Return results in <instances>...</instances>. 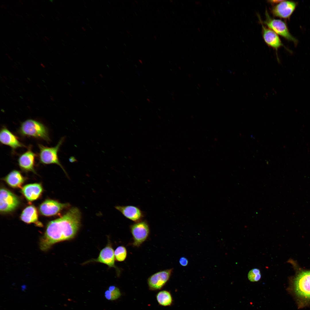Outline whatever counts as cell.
I'll list each match as a JSON object with an SVG mask.
<instances>
[{
  "label": "cell",
  "instance_id": "5bb4252c",
  "mask_svg": "<svg viewBox=\"0 0 310 310\" xmlns=\"http://www.w3.org/2000/svg\"><path fill=\"white\" fill-rule=\"evenodd\" d=\"M36 156V154L32 151L31 147H29L18 158V164L20 168L25 171H31L36 174L34 169L35 160Z\"/></svg>",
  "mask_w": 310,
  "mask_h": 310
},
{
  "label": "cell",
  "instance_id": "ac0fdd59",
  "mask_svg": "<svg viewBox=\"0 0 310 310\" xmlns=\"http://www.w3.org/2000/svg\"><path fill=\"white\" fill-rule=\"evenodd\" d=\"M3 179L10 187L18 188L21 187L25 178L20 171L14 170L9 173Z\"/></svg>",
  "mask_w": 310,
  "mask_h": 310
},
{
  "label": "cell",
  "instance_id": "4316f807",
  "mask_svg": "<svg viewBox=\"0 0 310 310\" xmlns=\"http://www.w3.org/2000/svg\"><path fill=\"white\" fill-rule=\"evenodd\" d=\"M45 37L47 39V40L49 39L46 36H45Z\"/></svg>",
  "mask_w": 310,
  "mask_h": 310
},
{
  "label": "cell",
  "instance_id": "d6986e66",
  "mask_svg": "<svg viewBox=\"0 0 310 310\" xmlns=\"http://www.w3.org/2000/svg\"><path fill=\"white\" fill-rule=\"evenodd\" d=\"M156 297L158 302L161 305L169 306L172 303L171 295L168 291L163 290L160 291L157 294Z\"/></svg>",
  "mask_w": 310,
  "mask_h": 310
},
{
  "label": "cell",
  "instance_id": "ffe728a7",
  "mask_svg": "<svg viewBox=\"0 0 310 310\" xmlns=\"http://www.w3.org/2000/svg\"><path fill=\"white\" fill-rule=\"evenodd\" d=\"M127 252L125 248L123 246H118L114 251L115 259L119 261H122L125 259Z\"/></svg>",
  "mask_w": 310,
  "mask_h": 310
},
{
  "label": "cell",
  "instance_id": "9a60e30c",
  "mask_svg": "<svg viewBox=\"0 0 310 310\" xmlns=\"http://www.w3.org/2000/svg\"><path fill=\"white\" fill-rule=\"evenodd\" d=\"M115 208L126 218L133 221L137 222L141 221L144 216L143 212L136 206H119Z\"/></svg>",
  "mask_w": 310,
  "mask_h": 310
},
{
  "label": "cell",
  "instance_id": "6da1fadb",
  "mask_svg": "<svg viewBox=\"0 0 310 310\" xmlns=\"http://www.w3.org/2000/svg\"><path fill=\"white\" fill-rule=\"evenodd\" d=\"M81 218L79 210L73 207L62 217L50 222L40 239V249L46 251L57 243L73 238L80 228Z\"/></svg>",
  "mask_w": 310,
  "mask_h": 310
},
{
  "label": "cell",
  "instance_id": "cb8c5ba5",
  "mask_svg": "<svg viewBox=\"0 0 310 310\" xmlns=\"http://www.w3.org/2000/svg\"><path fill=\"white\" fill-rule=\"evenodd\" d=\"M105 298L108 300H111V296L110 292L109 290H106L104 293Z\"/></svg>",
  "mask_w": 310,
  "mask_h": 310
},
{
  "label": "cell",
  "instance_id": "5b68a950",
  "mask_svg": "<svg viewBox=\"0 0 310 310\" xmlns=\"http://www.w3.org/2000/svg\"><path fill=\"white\" fill-rule=\"evenodd\" d=\"M265 20L262 23L278 35L296 44L297 41L289 32L286 23L281 20L273 18L270 15L267 9L265 11Z\"/></svg>",
  "mask_w": 310,
  "mask_h": 310
},
{
  "label": "cell",
  "instance_id": "9c48e42d",
  "mask_svg": "<svg viewBox=\"0 0 310 310\" xmlns=\"http://www.w3.org/2000/svg\"><path fill=\"white\" fill-rule=\"evenodd\" d=\"M296 3L291 1L282 0L274 5L271 9L272 13L276 17L283 19L289 18L294 10Z\"/></svg>",
  "mask_w": 310,
  "mask_h": 310
},
{
  "label": "cell",
  "instance_id": "83f0119b",
  "mask_svg": "<svg viewBox=\"0 0 310 310\" xmlns=\"http://www.w3.org/2000/svg\"><path fill=\"white\" fill-rule=\"evenodd\" d=\"M43 40H44V41H45V42H46V40H45L43 38Z\"/></svg>",
  "mask_w": 310,
  "mask_h": 310
},
{
  "label": "cell",
  "instance_id": "484cf974",
  "mask_svg": "<svg viewBox=\"0 0 310 310\" xmlns=\"http://www.w3.org/2000/svg\"><path fill=\"white\" fill-rule=\"evenodd\" d=\"M2 8H6V6L5 5H2Z\"/></svg>",
  "mask_w": 310,
  "mask_h": 310
},
{
  "label": "cell",
  "instance_id": "7402d4cb",
  "mask_svg": "<svg viewBox=\"0 0 310 310\" xmlns=\"http://www.w3.org/2000/svg\"><path fill=\"white\" fill-rule=\"evenodd\" d=\"M110 292L111 300H114L118 299L121 296V292L119 289L115 286H110L108 288Z\"/></svg>",
  "mask_w": 310,
  "mask_h": 310
},
{
  "label": "cell",
  "instance_id": "e0dca14e",
  "mask_svg": "<svg viewBox=\"0 0 310 310\" xmlns=\"http://www.w3.org/2000/svg\"><path fill=\"white\" fill-rule=\"evenodd\" d=\"M20 218L22 221L28 224L34 223L39 227L43 226L42 223L38 221L37 209L33 205L28 206L23 210L21 215Z\"/></svg>",
  "mask_w": 310,
  "mask_h": 310
},
{
  "label": "cell",
  "instance_id": "30bf717a",
  "mask_svg": "<svg viewBox=\"0 0 310 310\" xmlns=\"http://www.w3.org/2000/svg\"><path fill=\"white\" fill-rule=\"evenodd\" d=\"M259 18L261 25L262 34L263 39L268 46L276 50L278 61L277 53L278 49L281 46H283L286 49H288L282 43L278 35L274 31L264 25L259 16Z\"/></svg>",
  "mask_w": 310,
  "mask_h": 310
},
{
  "label": "cell",
  "instance_id": "52a82bcc",
  "mask_svg": "<svg viewBox=\"0 0 310 310\" xmlns=\"http://www.w3.org/2000/svg\"><path fill=\"white\" fill-rule=\"evenodd\" d=\"M115 258L114 251L109 241L106 246L100 251L98 257L92 259L84 262L83 264H85L91 262H99L107 265L109 268H114L118 274L119 272V269L115 264Z\"/></svg>",
  "mask_w": 310,
  "mask_h": 310
},
{
  "label": "cell",
  "instance_id": "7a4b0ae2",
  "mask_svg": "<svg viewBox=\"0 0 310 310\" xmlns=\"http://www.w3.org/2000/svg\"><path fill=\"white\" fill-rule=\"evenodd\" d=\"M19 131L23 136L31 137L47 142L50 141L47 129L43 124L35 120L28 119L23 122Z\"/></svg>",
  "mask_w": 310,
  "mask_h": 310
},
{
  "label": "cell",
  "instance_id": "8fae6325",
  "mask_svg": "<svg viewBox=\"0 0 310 310\" xmlns=\"http://www.w3.org/2000/svg\"><path fill=\"white\" fill-rule=\"evenodd\" d=\"M69 205L68 204L61 203L55 200L48 199L40 205L39 210L43 215L51 216L57 214Z\"/></svg>",
  "mask_w": 310,
  "mask_h": 310
},
{
  "label": "cell",
  "instance_id": "7c38bea8",
  "mask_svg": "<svg viewBox=\"0 0 310 310\" xmlns=\"http://www.w3.org/2000/svg\"><path fill=\"white\" fill-rule=\"evenodd\" d=\"M173 270L171 269L160 271L151 276L148 281L150 289L156 290L161 288L169 280Z\"/></svg>",
  "mask_w": 310,
  "mask_h": 310
},
{
  "label": "cell",
  "instance_id": "44dd1931",
  "mask_svg": "<svg viewBox=\"0 0 310 310\" xmlns=\"http://www.w3.org/2000/svg\"><path fill=\"white\" fill-rule=\"evenodd\" d=\"M261 277L260 270L258 268L251 269L248 272V278L252 282H256L259 281Z\"/></svg>",
  "mask_w": 310,
  "mask_h": 310
},
{
  "label": "cell",
  "instance_id": "2e32d148",
  "mask_svg": "<svg viewBox=\"0 0 310 310\" xmlns=\"http://www.w3.org/2000/svg\"><path fill=\"white\" fill-rule=\"evenodd\" d=\"M21 191L27 200L32 201L37 199L40 196L42 188L39 183L28 184L23 187Z\"/></svg>",
  "mask_w": 310,
  "mask_h": 310
},
{
  "label": "cell",
  "instance_id": "8992f818",
  "mask_svg": "<svg viewBox=\"0 0 310 310\" xmlns=\"http://www.w3.org/2000/svg\"><path fill=\"white\" fill-rule=\"evenodd\" d=\"M0 196V210L2 214L13 211L20 204L18 197L6 189H1Z\"/></svg>",
  "mask_w": 310,
  "mask_h": 310
},
{
  "label": "cell",
  "instance_id": "3957f363",
  "mask_svg": "<svg viewBox=\"0 0 310 310\" xmlns=\"http://www.w3.org/2000/svg\"><path fill=\"white\" fill-rule=\"evenodd\" d=\"M293 288L294 294L302 302H310V271H302L295 278Z\"/></svg>",
  "mask_w": 310,
  "mask_h": 310
},
{
  "label": "cell",
  "instance_id": "277c9868",
  "mask_svg": "<svg viewBox=\"0 0 310 310\" xmlns=\"http://www.w3.org/2000/svg\"><path fill=\"white\" fill-rule=\"evenodd\" d=\"M65 138L64 137H62L57 145L54 147H49L40 144H38V146L39 149V158L40 162L45 164H57L67 174L66 172L59 160L58 156V152Z\"/></svg>",
  "mask_w": 310,
  "mask_h": 310
},
{
  "label": "cell",
  "instance_id": "d4e9b609",
  "mask_svg": "<svg viewBox=\"0 0 310 310\" xmlns=\"http://www.w3.org/2000/svg\"><path fill=\"white\" fill-rule=\"evenodd\" d=\"M282 0H269L268 1V2L269 3L274 5L278 3L281 2Z\"/></svg>",
  "mask_w": 310,
  "mask_h": 310
},
{
  "label": "cell",
  "instance_id": "ba28073f",
  "mask_svg": "<svg viewBox=\"0 0 310 310\" xmlns=\"http://www.w3.org/2000/svg\"><path fill=\"white\" fill-rule=\"evenodd\" d=\"M130 228L134 240L133 245L138 246L148 236L150 231L149 225L146 221H141L131 225Z\"/></svg>",
  "mask_w": 310,
  "mask_h": 310
},
{
  "label": "cell",
  "instance_id": "603a6c76",
  "mask_svg": "<svg viewBox=\"0 0 310 310\" xmlns=\"http://www.w3.org/2000/svg\"><path fill=\"white\" fill-rule=\"evenodd\" d=\"M179 262L180 265L182 266H185L188 265V261L186 257H182L180 258Z\"/></svg>",
  "mask_w": 310,
  "mask_h": 310
},
{
  "label": "cell",
  "instance_id": "4fadbf2b",
  "mask_svg": "<svg viewBox=\"0 0 310 310\" xmlns=\"http://www.w3.org/2000/svg\"><path fill=\"white\" fill-rule=\"evenodd\" d=\"M0 141L2 144L9 146L13 151L19 148L26 147L15 135L5 127H3L1 129Z\"/></svg>",
  "mask_w": 310,
  "mask_h": 310
}]
</instances>
